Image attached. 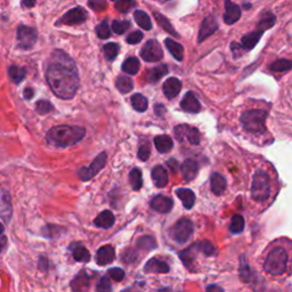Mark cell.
Instances as JSON below:
<instances>
[{
	"mask_svg": "<svg viewBox=\"0 0 292 292\" xmlns=\"http://www.w3.org/2000/svg\"><path fill=\"white\" fill-rule=\"evenodd\" d=\"M46 80L57 97L71 100L79 87V75L76 63L67 53L55 51L46 71Z\"/></svg>",
	"mask_w": 292,
	"mask_h": 292,
	"instance_id": "6da1fadb",
	"label": "cell"
},
{
	"mask_svg": "<svg viewBox=\"0 0 292 292\" xmlns=\"http://www.w3.org/2000/svg\"><path fill=\"white\" fill-rule=\"evenodd\" d=\"M86 130L78 126H56L48 130L47 142L56 147H69L79 143L85 137Z\"/></svg>",
	"mask_w": 292,
	"mask_h": 292,
	"instance_id": "7a4b0ae2",
	"label": "cell"
},
{
	"mask_svg": "<svg viewBox=\"0 0 292 292\" xmlns=\"http://www.w3.org/2000/svg\"><path fill=\"white\" fill-rule=\"evenodd\" d=\"M267 112L265 110H249L242 113L241 123L251 134H262L266 130Z\"/></svg>",
	"mask_w": 292,
	"mask_h": 292,
	"instance_id": "3957f363",
	"label": "cell"
},
{
	"mask_svg": "<svg viewBox=\"0 0 292 292\" xmlns=\"http://www.w3.org/2000/svg\"><path fill=\"white\" fill-rule=\"evenodd\" d=\"M287 266V253L284 248H274L267 256L264 262V269L272 275L284 274Z\"/></svg>",
	"mask_w": 292,
	"mask_h": 292,
	"instance_id": "277c9868",
	"label": "cell"
},
{
	"mask_svg": "<svg viewBox=\"0 0 292 292\" xmlns=\"http://www.w3.org/2000/svg\"><path fill=\"white\" fill-rule=\"evenodd\" d=\"M270 195V179L267 172L258 169L253 174L251 185V196L257 202H264Z\"/></svg>",
	"mask_w": 292,
	"mask_h": 292,
	"instance_id": "5b68a950",
	"label": "cell"
},
{
	"mask_svg": "<svg viewBox=\"0 0 292 292\" xmlns=\"http://www.w3.org/2000/svg\"><path fill=\"white\" fill-rule=\"evenodd\" d=\"M193 223L188 218H182L172 226L170 229V235L176 242L183 244L187 242L193 235Z\"/></svg>",
	"mask_w": 292,
	"mask_h": 292,
	"instance_id": "8992f818",
	"label": "cell"
},
{
	"mask_svg": "<svg viewBox=\"0 0 292 292\" xmlns=\"http://www.w3.org/2000/svg\"><path fill=\"white\" fill-rule=\"evenodd\" d=\"M106 161H108V156H106L105 152H103V153L98 154L96 156L95 160L90 163L89 167L80 168V169L78 170V176H79V178L81 180L87 182V180L94 178V177H95L98 172H100L103 168L105 167Z\"/></svg>",
	"mask_w": 292,
	"mask_h": 292,
	"instance_id": "52a82bcc",
	"label": "cell"
},
{
	"mask_svg": "<svg viewBox=\"0 0 292 292\" xmlns=\"http://www.w3.org/2000/svg\"><path fill=\"white\" fill-rule=\"evenodd\" d=\"M174 134L178 142L187 141L192 145H197L201 141L199 130L188 125H178L174 129Z\"/></svg>",
	"mask_w": 292,
	"mask_h": 292,
	"instance_id": "ba28073f",
	"label": "cell"
},
{
	"mask_svg": "<svg viewBox=\"0 0 292 292\" xmlns=\"http://www.w3.org/2000/svg\"><path fill=\"white\" fill-rule=\"evenodd\" d=\"M38 39L36 29L27 26H20L18 29V41L19 46L22 49H31L35 46Z\"/></svg>",
	"mask_w": 292,
	"mask_h": 292,
	"instance_id": "9c48e42d",
	"label": "cell"
},
{
	"mask_svg": "<svg viewBox=\"0 0 292 292\" xmlns=\"http://www.w3.org/2000/svg\"><path fill=\"white\" fill-rule=\"evenodd\" d=\"M142 59L145 62H158L163 57L162 48L160 46V44L156 40H149L144 45L142 51H141Z\"/></svg>",
	"mask_w": 292,
	"mask_h": 292,
	"instance_id": "30bf717a",
	"label": "cell"
},
{
	"mask_svg": "<svg viewBox=\"0 0 292 292\" xmlns=\"http://www.w3.org/2000/svg\"><path fill=\"white\" fill-rule=\"evenodd\" d=\"M87 20V12L81 7H76L70 10L67 14L59 20L57 24H65V26H77L84 23Z\"/></svg>",
	"mask_w": 292,
	"mask_h": 292,
	"instance_id": "8fae6325",
	"label": "cell"
},
{
	"mask_svg": "<svg viewBox=\"0 0 292 292\" xmlns=\"http://www.w3.org/2000/svg\"><path fill=\"white\" fill-rule=\"evenodd\" d=\"M151 208L160 213H168L171 211L172 207H174V201L170 197L164 195H156L150 202Z\"/></svg>",
	"mask_w": 292,
	"mask_h": 292,
	"instance_id": "7c38bea8",
	"label": "cell"
},
{
	"mask_svg": "<svg viewBox=\"0 0 292 292\" xmlns=\"http://www.w3.org/2000/svg\"><path fill=\"white\" fill-rule=\"evenodd\" d=\"M218 29V23L215 20V18L212 16H208L203 20V22L201 23L200 27V31H199V38H197V41L199 43H202L208 37H210L211 35L215 34Z\"/></svg>",
	"mask_w": 292,
	"mask_h": 292,
	"instance_id": "4fadbf2b",
	"label": "cell"
},
{
	"mask_svg": "<svg viewBox=\"0 0 292 292\" xmlns=\"http://www.w3.org/2000/svg\"><path fill=\"white\" fill-rule=\"evenodd\" d=\"M180 108H182V110H184L185 112L199 113L201 111V104L200 102L197 101L194 94L192 92H187L185 94L182 102H180Z\"/></svg>",
	"mask_w": 292,
	"mask_h": 292,
	"instance_id": "5bb4252c",
	"label": "cell"
},
{
	"mask_svg": "<svg viewBox=\"0 0 292 292\" xmlns=\"http://www.w3.org/2000/svg\"><path fill=\"white\" fill-rule=\"evenodd\" d=\"M225 14H224V21L226 24H234L236 21L240 20L241 18V10L236 4L232 3L231 0H225Z\"/></svg>",
	"mask_w": 292,
	"mask_h": 292,
	"instance_id": "9a60e30c",
	"label": "cell"
},
{
	"mask_svg": "<svg viewBox=\"0 0 292 292\" xmlns=\"http://www.w3.org/2000/svg\"><path fill=\"white\" fill-rule=\"evenodd\" d=\"M116 258V251L112 245H104L98 249L96 253V262L100 266H105L111 264Z\"/></svg>",
	"mask_w": 292,
	"mask_h": 292,
	"instance_id": "2e32d148",
	"label": "cell"
},
{
	"mask_svg": "<svg viewBox=\"0 0 292 292\" xmlns=\"http://www.w3.org/2000/svg\"><path fill=\"white\" fill-rule=\"evenodd\" d=\"M162 89L164 95L169 98V100H171V98H175L179 94L180 89H182V82H180L179 79H177V78H169V79L164 81Z\"/></svg>",
	"mask_w": 292,
	"mask_h": 292,
	"instance_id": "e0dca14e",
	"label": "cell"
},
{
	"mask_svg": "<svg viewBox=\"0 0 292 292\" xmlns=\"http://www.w3.org/2000/svg\"><path fill=\"white\" fill-rule=\"evenodd\" d=\"M197 171H199V164L196 161L192 159L185 160L182 164V174L183 178L186 180V182H191L196 177Z\"/></svg>",
	"mask_w": 292,
	"mask_h": 292,
	"instance_id": "ac0fdd59",
	"label": "cell"
},
{
	"mask_svg": "<svg viewBox=\"0 0 292 292\" xmlns=\"http://www.w3.org/2000/svg\"><path fill=\"white\" fill-rule=\"evenodd\" d=\"M144 270L146 273H168L170 270L169 266L166 261L160 260L158 258H152L149 261L146 262L145 267H144Z\"/></svg>",
	"mask_w": 292,
	"mask_h": 292,
	"instance_id": "d6986e66",
	"label": "cell"
},
{
	"mask_svg": "<svg viewBox=\"0 0 292 292\" xmlns=\"http://www.w3.org/2000/svg\"><path fill=\"white\" fill-rule=\"evenodd\" d=\"M0 216L8 223L12 217V202L11 196L6 191H3L0 194Z\"/></svg>",
	"mask_w": 292,
	"mask_h": 292,
	"instance_id": "ffe728a7",
	"label": "cell"
},
{
	"mask_svg": "<svg viewBox=\"0 0 292 292\" xmlns=\"http://www.w3.org/2000/svg\"><path fill=\"white\" fill-rule=\"evenodd\" d=\"M114 221H116V217H114L112 211L104 210L95 218L94 224H95V226H97V227H100V228L108 229V228L112 227V226L114 225Z\"/></svg>",
	"mask_w": 292,
	"mask_h": 292,
	"instance_id": "44dd1931",
	"label": "cell"
},
{
	"mask_svg": "<svg viewBox=\"0 0 292 292\" xmlns=\"http://www.w3.org/2000/svg\"><path fill=\"white\" fill-rule=\"evenodd\" d=\"M262 34H264V32L260 30H257V31H252V32H250V34L245 35L241 40L242 48H243L244 51H251V49L256 47V45L259 43Z\"/></svg>",
	"mask_w": 292,
	"mask_h": 292,
	"instance_id": "7402d4cb",
	"label": "cell"
},
{
	"mask_svg": "<svg viewBox=\"0 0 292 292\" xmlns=\"http://www.w3.org/2000/svg\"><path fill=\"white\" fill-rule=\"evenodd\" d=\"M176 194L186 209H192L195 203V194L190 188H177Z\"/></svg>",
	"mask_w": 292,
	"mask_h": 292,
	"instance_id": "603a6c76",
	"label": "cell"
},
{
	"mask_svg": "<svg viewBox=\"0 0 292 292\" xmlns=\"http://www.w3.org/2000/svg\"><path fill=\"white\" fill-rule=\"evenodd\" d=\"M152 179H153L156 187L162 188L168 184L169 177H168L167 170L164 169V167L156 166L155 168H153V170H152Z\"/></svg>",
	"mask_w": 292,
	"mask_h": 292,
	"instance_id": "cb8c5ba5",
	"label": "cell"
},
{
	"mask_svg": "<svg viewBox=\"0 0 292 292\" xmlns=\"http://www.w3.org/2000/svg\"><path fill=\"white\" fill-rule=\"evenodd\" d=\"M211 182V191L213 192V194L216 195H221L226 190V186H227V183H226V179L224 176H221L218 172H213L210 178Z\"/></svg>",
	"mask_w": 292,
	"mask_h": 292,
	"instance_id": "d4e9b609",
	"label": "cell"
},
{
	"mask_svg": "<svg viewBox=\"0 0 292 292\" xmlns=\"http://www.w3.org/2000/svg\"><path fill=\"white\" fill-rule=\"evenodd\" d=\"M154 144L156 150L160 153H168L174 147V142H172L171 137L168 136V135H159V136H156L154 138Z\"/></svg>",
	"mask_w": 292,
	"mask_h": 292,
	"instance_id": "484cf974",
	"label": "cell"
},
{
	"mask_svg": "<svg viewBox=\"0 0 292 292\" xmlns=\"http://www.w3.org/2000/svg\"><path fill=\"white\" fill-rule=\"evenodd\" d=\"M164 44H166V47L168 51H169L170 54L175 57L177 61H183L184 59V48L182 45L177 41L172 40L170 38H167L164 40Z\"/></svg>",
	"mask_w": 292,
	"mask_h": 292,
	"instance_id": "4316f807",
	"label": "cell"
},
{
	"mask_svg": "<svg viewBox=\"0 0 292 292\" xmlns=\"http://www.w3.org/2000/svg\"><path fill=\"white\" fill-rule=\"evenodd\" d=\"M196 251H199V249H197V243H194L193 245H191L190 248H187L186 250H184V251L179 252L180 260L184 262V265L186 266L187 268H191L193 262H194Z\"/></svg>",
	"mask_w": 292,
	"mask_h": 292,
	"instance_id": "83f0119b",
	"label": "cell"
},
{
	"mask_svg": "<svg viewBox=\"0 0 292 292\" xmlns=\"http://www.w3.org/2000/svg\"><path fill=\"white\" fill-rule=\"evenodd\" d=\"M168 73V67L164 64L158 65L153 69H151L149 73L146 76V80L149 82H156L161 79L162 77H164Z\"/></svg>",
	"mask_w": 292,
	"mask_h": 292,
	"instance_id": "f1b7e54d",
	"label": "cell"
},
{
	"mask_svg": "<svg viewBox=\"0 0 292 292\" xmlns=\"http://www.w3.org/2000/svg\"><path fill=\"white\" fill-rule=\"evenodd\" d=\"M8 76L14 84H20L26 78L27 70L22 67H19V65H11L8 68Z\"/></svg>",
	"mask_w": 292,
	"mask_h": 292,
	"instance_id": "f546056e",
	"label": "cell"
},
{
	"mask_svg": "<svg viewBox=\"0 0 292 292\" xmlns=\"http://www.w3.org/2000/svg\"><path fill=\"white\" fill-rule=\"evenodd\" d=\"M89 285V276L86 272H80L71 282V287L76 291L87 289Z\"/></svg>",
	"mask_w": 292,
	"mask_h": 292,
	"instance_id": "4dcf8cb0",
	"label": "cell"
},
{
	"mask_svg": "<svg viewBox=\"0 0 292 292\" xmlns=\"http://www.w3.org/2000/svg\"><path fill=\"white\" fill-rule=\"evenodd\" d=\"M139 68H141V64H139V61L136 57H129L122 63V71L131 76L137 75Z\"/></svg>",
	"mask_w": 292,
	"mask_h": 292,
	"instance_id": "1f68e13d",
	"label": "cell"
},
{
	"mask_svg": "<svg viewBox=\"0 0 292 292\" xmlns=\"http://www.w3.org/2000/svg\"><path fill=\"white\" fill-rule=\"evenodd\" d=\"M134 19H135V21H136V23L138 24V26L141 27L142 29H144V30L149 31L152 29L151 19H150V16L145 13V12L135 11Z\"/></svg>",
	"mask_w": 292,
	"mask_h": 292,
	"instance_id": "d6a6232c",
	"label": "cell"
},
{
	"mask_svg": "<svg viewBox=\"0 0 292 292\" xmlns=\"http://www.w3.org/2000/svg\"><path fill=\"white\" fill-rule=\"evenodd\" d=\"M72 246V256L76 261L79 262H88L90 260V253L84 245Z\"/></svg>",
	"mask_w": 292,
	"mask_h": 292,
	"instance_id": "836d02e7",
	"label": "cell"
},
{
	"mask_svg": "<svg viewBox=\"0 0 292 292\" xmlns=\"http://www.w3.org/2000/svg\"><path fill=\"white\" fill-rule=\"evenodd\" d=\"M131 105L138 112H144L149 108V102L142 94H135V95L131 96Z\"/></svg>",
	"mask_w": 292,
	"mask_h": 292,
	"instance_id": "e575fe53",
	"label": "cell"
},
{
	"mask_svg": "<svg viewBox=\"0 0 292 292\" xmlns=\"http://www.w3.org/2000/svg\"><path fill=\"white\" fill-rule=\"evenodd\" d=\"M129 180L130 185L133 187L134 191H139L143 186V176L142 171L138 168H134L129 174Z\"/></svg>",
	"mask_w": 292,
	"mask_h": 292,
	"instance_id": "d590c367",
	"label": "cell"
},
{
	"mask_svg": "<svg viewBox=\"0 0 292 292\" xmlns=\"http://www.w3.org/2000/svg\"><path fill=\"white\" fill-rule=\"evenodd\" d=\"M116 87L118 88V90L122 94H127L133 90L134 88V84L133 81H131L130 78L126 77V76H122V77H119L118 80L116 82Z\"/></svg>",
	"mask_w": 292,
	"mask_h": 292,
	"instance_id": "8d00e7d4",
	"label": "cell"
},
{
	"mask_svg": "<svg viewBox=\"0 0 292 292\" xmlns=\"http://www.w3.org/2000/svg\"><path fill=\"white\" fill-rule=\"evenodd\" d=\"M292 68V63L289 60H277L274 63L270 64V71L274 72H286L290 71Z\"/></svg>",
	"mask_w": 292,
	"mask_h": 292,
	"instance_id": "74e56055",
	"label": "cell"
},
{
	"mask_svg": "<svg viewBox=\"0 0 292 292\" xmlns=\"http://www.w3.org/2000/svg\"><path fill=\"white\" fill-rule=\"evenodd\" d=\"M154 18L156 19V21H158L160 27L164 29V31H167L168 34H170L175 37H179L178 34H177V32L175 31V29L172 28V26L170 24L169 21H168L167 18H164V16H162L160 13H154Z\"/></svg>",
	"mask_w": 292,
	"mask_h": 292,
	"instance_id": "f35d334b",
	"label": "cell"
},
{
	"mask_svg": "<svg viewBox=\"0 0 292 292\" xmlns=\"http://www.w3.org/2000/svg\"><path fill=\"white\" fill-rule=\"evenodd\" d=\"M244 229V219L241 215H234L232 217L231 225H229V231L234 234L241 233Z\"/></svg>",
	"mask_w": 292,
	"mask_h": 292,
	"instance_id": "ab89813d",
	"label": "cell"
},
{
	"mask_svg": "<svg viewBox=\"0 0 292 292\" xmlns=\"http://www.w3.org/2000/svg\"><path fill=\"white\" fill-rule=\"evenodd\" d=\"M137 246L139 249L150 251V250H153L156 248V241L154 240V237L152 236H142L137 241Z\"/></svg>",
	"mask_w": 292,
	"mask_h": 292,
	"instance_id": "60d3db41",
	"label": "cell"
},
{
	"mask_svg": "<svg viewBox=\"0 0 292 292\" xmlns=\"http://www.w3.org/2000/svg\"><path fill=\"white\" fill-rule=\"evenodd\" d=\"M119 45L116 43H110V44H106L104 48H103V51H104V55L106 57V60L109 61H113L116 59L118 53H119Z\"/></svg>",
	"mask_w": 292,
	"mask_h": 292,
	"instance_id": "b9f144b4",
	"label": "cell"
},
{
	"mask_svg": "<svg viewBox=\"0 0 292 292\" xmlns=\"http://www.w3.org/2000/svg\"><path fill=\"white\" fill-rule=\"evenodd\" d=\"M275 21H276V18H275L273 14H270V13L266 14L264 18L261 19L260 22H259L258 30L265 32L266 30H268V29H270L274 26Z\"/></svg>",
	"mask_w": 292,
	"mask_h": 292,
	"instance_id": "7bdbcfd3",
	"label": "cell"
},
{
	"mask_svg": "<svg viewBox=\"0 0 292 292\" xmlns=\"http://www.w3.org/2000/svg\"><path fill=\"white\" fill-rule=\"evenodd\" d=\"M197 249L199 251L203 252L205 256H215L217 253V250L211 242L209 241H202V242H197Z\"/></svg>",
	"mask_w": 292,
	"mask_h": 292,
	"instance_id": "ee69618b",
	"label": "cell"
},
{
	"mask_svg": "<svg viewBox=\"0 0 292 292\" xmlns=\"http://www.w3.org/2000/svg\"><path fill=\"white\" fill-rule=\"evenodd\" d=\"M63 232H64L63 227H60V226H54V225H48L43 229V234L48 238L60 236L61 233H63Z\"/></svg>",
	"mask_w": 292,
	"mask_h": 292,
	"instance_id": "f6af8a7d",
	"label": "cell"
},
{
	"mask_svg": "<svg viewBox=\"0 0 292 292\" xmlns=\"http://www.w3.org/2000/svg\"><path fill=\"white\" fill-rule=\"evenodd\" d=\"M130 28V22L129 21H113L112 23V30L113 32H116L117 35H123L125 32Z\"/></svg>",
	"mask_w": 292,
	"mask_h": 292,
	"instance_id": "bcb514c9",
	"label": "cell"
},
{
	"mask_svg": "<svg viewBox=\"0 0 292 292\" xmlns=\"http://www.w3.org/2000/svg\"><path fill=\"white\" fill-rule=\"evenodd\" d=\"M136 6V2L135 0H119L116 4V10L120 12V13H128V12Z\"/></svg>",
	"mask_w": 292,
	"mask_h": 292,
	"instance_id": "7dc6e473",
	"label": "cell"
},
{
	"mask_svg": "<svg viewBox=\"0 0 292 292\" xmlns=\"http://www.w3.org/2000/svg\"><path fill=\"white\" fill-rule=\"evenodd\" d=\"M96 34L98 36V38L101 39H108L111 37V31L110 27L106 21H103L101 24H98L96 27Z\"/></svg>",
	"mask_w": 292,
	"mask_h": 292,
	"instance_id": "c3c4849f",
	"label": "cell"
},
{
	"mask_svg": "<svg viewBox=\"0 0 292 292\" xmlns=\"http://www.w3.org/2000/svg\"><path fill=\"white\" fill-rule=\"evenodd\" d=\"M240 275L241 278L243 279L244 282H249L250 277H251V270H250V267L248 265V262L245 261V257H241V266H240Z\"/></svg>",
	"mask_w": 292,
	"mask_h": 292,
	"instance_id": "681fc988",
	"label": "cell"
},
{
	"mask_svg": "<svg viewBox=\"0 0 292 292\" xmlns=\"http://www.w3.org/2000/svg\"><path fill=\"white\" fill-rule=\"evenodd\" d=\"M36 110H37V112H38L39 114H47V113L52 112V111L54 110V106H53V104L51 102L41 100L39 102H37Z\"/></svg>",
	"mask_w": 292,
	"mask_h": 292,
	"instance_id": "f907efd6",
	"label": "cell"
},
{
	"mask_svg": "<svg viewBox=\"0 0 292 292\" xmlns=\"http://www.w3.org/2000/svg\"><path fill=\"white\" fill-rule=\"evenodd\" d=\"M150 155H151V146H150V143L146 141L145 143L139 146L138 159L141 160V161H146V160H149Z\"/></svg>",
	"mask_w": 292,
	"mask_h": 292,
	"instance_id": "816d5d0a",
	"label": "cell"
},
{
	"mask_svg": "<svg viewBox=\"0 0 292 292\" xmlns=\"http://www.w3.org/2000/svg\"><path fill=\"white\" fill-rule=\"evenodd\" d=\"M108 275L111 278H113L114 281L121 282L125 278V270L119 268V267H113V268H110L108 270Z\"/></svg>",
	"mask_w": 292,
	"mask_h": 292,
	"instance_id": "f5cc1de1",
	"label": "cell"
},
{
	"mask_svg": "<svg viewBox=\"0 0 292 292\" xmlns=\"http://www.w3.org/2000/svg\"><path fill=\"white\" fill-rule=\"evenodd\" d=\"M96 290L101 291V292H109V291L112 290V284H111L110 278L108 276L102 277L100 283H98L97 286H96Z\"/></svg>",
	"mask_w": 292,
	"mask_h": 292,
	"instance_id": "db71d44e",
	"label": "cell"
},
{
	"mask_svg": "<svg viewBox=\"0 0 292 292\" xmlns=\"http://www.w3.org/2000/svg\"><path fill=\"white\" fill-rule=\"evenodd\" d=\"M143 39V34L141 31H134L127 37V43L129 45H136L138 43H141Z\"/></svg>",
	"mask_w": 292,
	"mask_h": 292,
	"instance_id": "11a10c76",
	"label": "cell"
},
{
	"mask_svg": "<svg viewBox=\"0 0 292 292\" xmlns=\"http://www.w3.org/2000/svg\"><path fill=\"white\" fill-rule=\"evenodd\" d=\"M137 258V253L134 251V250H127V251L123 253L122 259L125 262H133L135 259Z\"/></svg>",
	"mask_w": 292,
	"mask_h": 292,
	"instance_id": "9f6ffc18",
	"label": "cell"
},
{
	"mask_svg": "<svg viewBox=\"0 0 292 292\" xmlns=\"http://www.w3.org/2000/svg\"><path fill=\"white\" fill-rule=\"evenodd\" d=\"M241 49H243V48H242V46H240V45H236L235 43L232 44V51H233V54L235 57L242 55V53L243 52H241Z\"/></svg>",
	"mask_w": 292,
	"mask_h": 292,
	"instance_id": "6f0895ef",
	"label": "cell"
},
{
	"mask_svg": "<svg viewBox=\"0 0 292 292\" xmlns=\"http://www.w3.org/2000/svg\"><path fill=\"white\" fill-rule=\"evenodd\" d=\"M23 96H24V98H26V100H32V97L35 96V92H34V89L32 88H26L24 89V92H23Z\"/></svg>",
	"mask_w": 292,
	"mask_h": 292,
	"instance_id": "680465c9",
	"label": "cell"
},
{
	"mask_svg": "<svg viewBox=\"0 0 292 292\" xmlns=\"http://www.w3.org/2000/svg\"><path fill=\"white\" fill-rule=\"evenodd\" d=\"M164 112H166V108H164L163 105L158 104V105H155V106H154V113H155L158 117H161Z\"/></svg>",
	"mask_w": 292,
	"mask_h": 292,
	"instance_id": "91938a15",
	"label": "cell"
},
{
	"mask_svg": "<svg viewBox=\"0 0 292 292\" xmlns=\"http://www.w3.org/2000/svg\"><path fill=\"white\" fill-rule=\"evenodd\" d=\"M167 164H168V167L170 168L172 172H177V167H178V162H177L175 159H170L169 161L167 162Z\"/></svg>",
	"mask_w": 292,
	"mask_h": 292,
	"instance_id": "94428289",
	"label": "cell"
},
{
	"mask_svg": "<svg viewBox=\"0 0 292 292\" xmlns=\"http://www.w3.org/2000/svg\"><path fill=\"white\" fill-rule=\"evenodd\" d=\"M47 264H48L47 259L45 257H40V259H39V268L43 269V270H46L47 269Z\"/></svg>",
	"mask_w": 292,
	"mask_h": 292,
	"instance_id": "6125c7cd",
	"label": "cell"
},
{
	"mask_svg": "<svg viewBox=\"0 0 292 292\" xmlns=\"http://www.w3.org/2000/svg\"><path fill=\"white\" fill-rule=\"evenodd\" d=\"M35 4H36V0H22V5L28 8L34 7Z\"/></svg>",
	"mask_w": 292,
	"mask_h": 292,
	"instance_id": "be15d7a7",
	"label": "cell"
},
{
	"mask_svg": "<svg viewBox=\"0 0 292 292\" xmlns=\"http://www.w3.org/2000/svg\"><path fill=\"white\" fill-rule=\"evenodd\" d=\"M207 290L208 291H213V290H216V291H223V289H221V287H219L218 285H210V286H208Z\"/></svg>",
	"mask_w": 292,
	"mask_h": 292,
	"instance_id": "e7e4bbea",
	"label": "cell"
},
{
	"mask_svg": "<svg viewBox=\"0 0 292 292\" xmlns=\"http://www.w3.org/2000/svg\"><path fill=\"white\" fill-rule=\"evenodd\" d=\"M4 231H5V227H4V225L0 223V236L4 235Z\"/></svg>",
	"mask_w": 292,
	"mask_h": 292,
	"instance_id": "03108f58",
	"label": "cell"
},
{
	"mask_svg": "<svg viewBox=\"0 0 292 292\" xmlns=\"http://www.w3.org/2000/svg\"><path fill=\"white\" fill-rule=\"evenodd\" d=\"M113 2H116V0H113Z\"/></svg>",
	"mask_w": 292,
	"mask_h": 292,
	"instance_id": "003e7915",
	"label": "cell"
}]
</instances>
